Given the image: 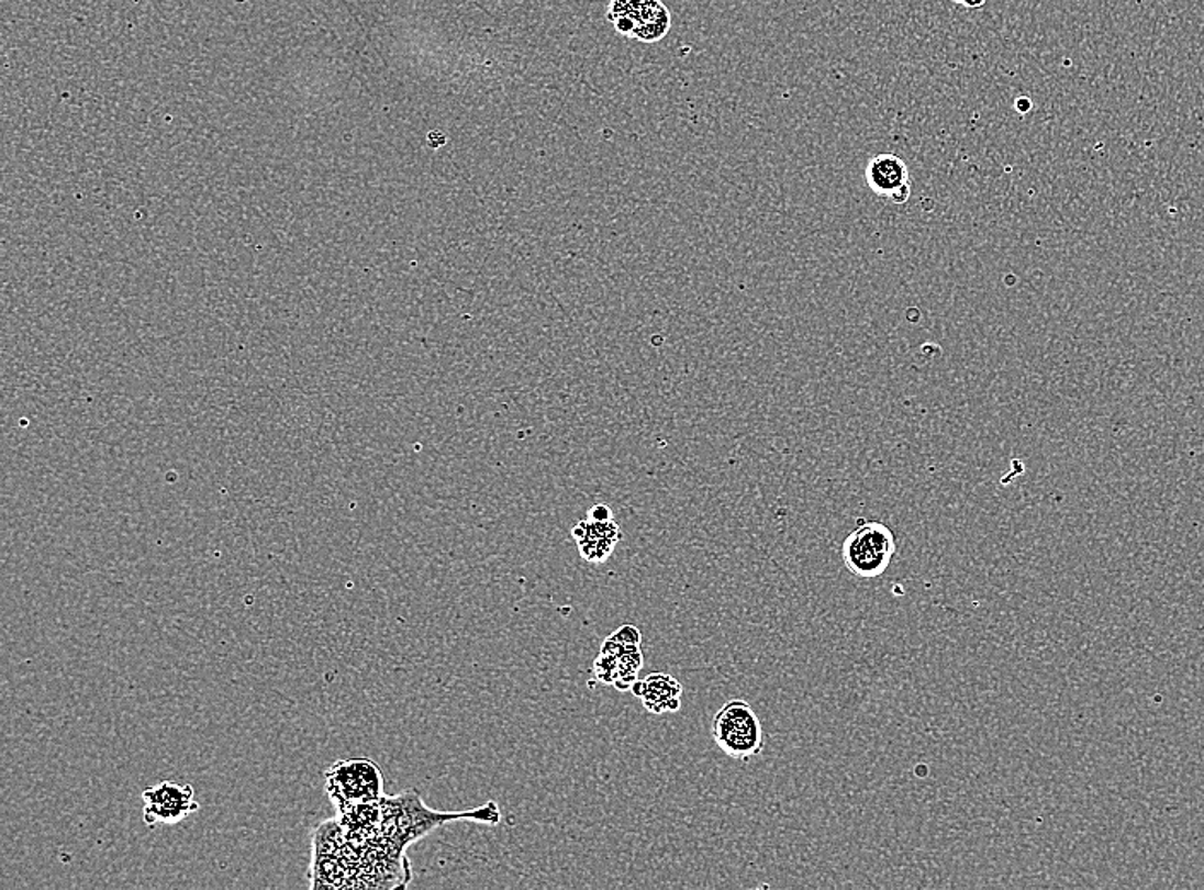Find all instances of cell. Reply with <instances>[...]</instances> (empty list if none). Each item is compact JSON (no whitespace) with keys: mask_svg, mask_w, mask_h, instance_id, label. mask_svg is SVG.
I'll list each match as a JSON object with an SVG mask.
<instances>
[{"mask_svg":"<svg viewBox=\"0 0 1204 890\" xmlns=\"http://www.w3.org/2000/svg\"><path fill=\"white\" fill-rule=\"evenodd\" d=\"M640 644L642 632L638 631L635 625H622L618 631H614L610 637L604 639V643H602L601 646V653L618 658L623 653L640 649Z\"/></svg>","mask_w":1204,"mask_h":890,"instance_id":"obj_10","label":"cell"},{"mask_svg":"<svg viewBox=\"0 0 1204 890\" xmlns=\"http://www.w3.org/2000/svg\"><path fill=\"white\" fill-rule=\"evenodd\" d=\"M644 666V655L642 649L628 650L618 656V680L614 683V689L620 692H628L634 687L635 681L638 680V671Z\"/></svg>","mask_w":1204,"mask_h":890,"instance_id":"obj_11","label":"cell"},{"mask_svg":"<svg viewBox=\"0 0 1204 890\" xmlns=\"http://www.w3.org/2000/svg\"><path fill=\"white\" fill-rule=\"evenodd\" d=\"M325 793L337 810L380 801L386 797L382 770L370 759L337 760L325 770Z\"/></svg>","mask_w":1204,"mask_h":890,"instance_id":"obj_4","label":"cell"},{"mask_svg":"<svg viewBox=\"0 0 1204 890\" xmlns=\"http://www.w3.org/2000/svg\"><path fill=\"white\" fill-rule=\"evenodd\" d=\"M712 738L727 757L748 760L765 748V732L757 712L745 699H733L712 720Z\"/></svg>","mask_w":1204,"mask_h":890,"instance_id":"obj_2","label":"cell"},{"mask_svg":"<svg viewBox=\"0 0 1204 890\" xmlns=\"http://www.w3.org/2000/svg\"><path fill=\"white\" fill-rule=\"evenodd\" d=\"M500 819L502 813L497 801H487L484 805L462 812H438L425 805L417 790H405L394 797L386 794L380 800V836L401 853L442 825L459 821L497 825Z\"/></svg>","mask_w":1204,"mask_h":890,"instance_id":"obj_1","label":"cell"},{"mask_svg":"<svg viewBox=\"0 0 1204 890\" xmlns=\"http://www.w3.org/2000/svg\"><path fill=\"white\" fill-rule=\"evenodd\" d=\"M866 182H868L869 189L874 194L892 201L893 196L899 190L911 186V174H908L907 165L899 155L880 153V155L869 159L868 167H866Z\"/></svg>","mask_w":1204,"mask_h":890,"instance_id":"obj_9","label":"cell"},{"mask_svg":"<svg viewBox=\"0 0 1204 890\" xmlns=\"http://www.w3.org/2000/svg\"><path fill=\"white\" fill-rule=\"evenodd\" d=\"M954 4L966 9H981L988 4V0H954Z\"/></svg>","mask_w":1204,"mask_h":890,"instance_id":"obj_15","label":"cell"},{"mask_svg":"<svg viewBox=\"0 0 1204 890\" xmlns=\"http://www.w3.org/2000/svg\"><path fill=\"white\" fill-rule=\"evenodd\" d=\"M606 20L620 35L654 43L671 30V14L662 0H611Z\"/></svg>","mask_w":1204,"mask_h":890,"instance_id":"obj_5","label":"cell"},{"mask_svg":"<svg viewBox=\"0 0 1204 890\" xmlns=\"http://www.w3.org/2000/svg\"><path fill=\"white\" fill-rule=\"evenodd\" d=\"M896 554L895 534L883 523L871 521L850 531L841 545V560L852 576L877 579L887 572Z\"/></svg>","mask_w":1204,"mask_h":890,"instance_id":"obj_3","label":"cell"},{"mask_svg":"<svg viewBox=\"0 0 1204 890\" xmlns=\"http://www.w3.org/2000/svg\"><path fill=\"white\" fill-rule=\"evenodd\" d=\"M1032 109H1034V103H1032L1030 98H1028V97H1018V98H1016V101H1015L1016 112L1022 113V115H1025V113L1030 112Z\"/></svg>","mask_w":1204,"mask_h":890,"instance_id":"obj_14","label":"cell"},{"mask_svg":"<svg viewBox=\"0 0 1204 890\" xmlns=\"http://www.w3.org/2000/svg\"><path fill=\"white\" fill-rule=\"evenodd\" d=\"M592 671H594L595 680L601 681L604 686H614L618 680V658L599 653L598 658L594 659V665H592Z\"/></svg>","mask_w":1204,"mask_h":890,"instance_id":"obj_12","label":"cell"},{"mask_svg":"<svg viewBox=\"0 0 1204 890\" xmlns=\"http://www.w3.org/2000/svg\"><path fill=\"white\" fill-rule=\"evenodd\" d=\"M571 536L576 539L583 560L601 564L610 557L616 543L622 539V530L614 519L606 523L586 519L571 530Z\"/></svg>","mask_w":1204,"mask_h":890,"instance_id":"obj_8","label":"cell"},{"mask_svg":"<svg viewBox=\"0 0 1204 890\" xmlns=\"http://www.w3.org/2000/svg\"><path fill=\"white\" fill-rule=\"evenodd\" d=\"M629 692L640 699L642 704L653 714L680 711L683 686L672 675L654 671L644 680H637Z\"/></svg>","mask_w":1204,"mask_h":890,"instance_id":"obj_7","label":"cell"},{"mask_svg":"<svg viewBox=\"0 0 1204 890\" xmlns=\"http://www.w3.org/2000/svg\"><path fill=\"white\" fill-rule=\"evenodd\" d=\"M143 801L144 822L150 827L178 824L199 810L192 786L171 781H161L144 790Z\"/></svg>","mask_w":1204,"mask_h":890,"instance_id":"obj_6","label":"cell"},{"mask_svg":"<svg viewBox=\"0 0 1204 890\" xmlns=\"http://www.w3.org/2000/svg\"><path fill=\"white\" fill-rule=\"evenodd\" d=\"M587 519L591 521H598V523H606V521H613V511L606 503H595L594 508L587 511Z\"/></svg>","mask_w":1204,"mask_h":890,"instance_id":"obj_13","label":"cell"}]
</instances>
